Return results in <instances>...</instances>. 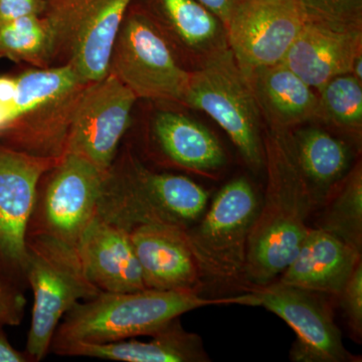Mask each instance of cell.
I'll return each mask as SVG.
<instances>
[{
	"label": "cell",
	"instance_id": "cell-33",
	"mask_svg": "<svg viewBox=\"0 0 362 362\" xmlns=\"http://www.w3.org/2000/svg\"><path fill=\"white\" fill-rule=\"evenodd\" d=\"M351 75L356 77L359 82H362V54H359L354 61Z\"/></svg>",
	"mask_w": 362,
	"mask_h": 362
},
{
	"label": "cell",
	"instance_id": "cell-8",
	"mask_svg": "<svg viewBox=\"0 0 362 362\" xmlns=\"http://www.w3.org/2000/svg\"><path fill=\"white\" fill-rule=\"evenodd\" d=\"M133 0H52L42 13L56 42L54 66L70 65L86 83L106 77L114 44Z\"/></svg>",
	"mask_w": 362,
	"mask_h": 362
},
{
	"label": "cell",
	"instance_id": "cell-28",
	"mask_svg": "<svg viewBox=\"0 0 362 362\" xmlns=\"http://www.w3.org/2000/svg\"><path fill=\"white\" fill-rule=\"evenodd\" d=\"M25 279L0 269V327L18 326L25 317Z\"/></svg>",
	"mask_w": 362,
	"mask_h": 362
},
{
	"label": "cell",
	"instance_id": "cell-14",
	"mask_svg": "<svg viewBox=\"0 0 362 362\" xmlns=\"http://www.w3.org/2000/svg\"><path fill=\"white\" fill-rule=\"evenodd\" d=\"M59 160L0 144V258L6 271L23 279L26 230L37 185Z\"/></svg>",
	"mask_w": 362,
	"mask_h": 362
},
{
	"label": "cell",
	"instance_id": "cell-31",
	"mask_svg": "<svg viewBox=\"0 0 362 362\" xmlns=\"http://www.w3.org/2000/svg\"><path fill=\"white\" fill-rule=\"evenodd\" d=\"M0 362H32L26 352L14 349L4 327H0Z\"/></svg>",
	"mask_w": 362,
	"mask_h": 362
},
{
	"label": "cell",
	"instance_id": "cell-26",
	"mask_svg": "<svg viewBox=\"0 0 362 362\" xmlns=\"http://www.w3.org/2000/svg\"><path fill=\"white\" fill-rule=\"evenodd\" d=\"M317 118L339 129L361 134L362 82L349 75L338 76L318 90Z\"/></svg>",
	"mask_w": 362,
	"mask_h": 362
},
{
	"label": "cell",
	"instance_id": "cell-30",
	"mask_svg": "<svg viewBox=\"0 0 362 362\" xmlns=\"http://www.w3.org/2000/svg\"><path fill=\"white\" fill-rule=\"evenodd\" d=\"M47 0H0V23L28 16H40Z\"/></svg>",
	"mask_w": 362,
	"mask_h": 362
},
{
	"label": "cell",
	"instance_id": "cell-10",
	"mask_svg": "<svg viewBox=\"0 0 362 362\" xmlns=\"http://www.w3.org/2000/svg\"><path fill=\"white\" fill-rule=\"evenodd\" d=\"M107 171L77 154L66 153L40 178L26 235H47L77 247L96 214Z\"/></svg>",
	"mask_w": 362,
	"mask_h": 362
},
{
	"label": "cell",
	"instance_id": "cell-11",
	"mask_svg": "<svg viewBox=\"0 0 362 362\" xmlns=\"http://www.w3.org/2000/svg\"><path fill=\"white\" fill-rule=\"evenodd\" d=\"M305 21L298 0H239L226 25V37L245 75L281 63Z\"/></svg>",
	"mask_w": 362,
	"mask_h": 362
},
{
	"label": "cell",
	"instance_id": "cell-34",
	"mask_svg": "<svg viewBox=\"0 0 362 362\" xmlns=\"http://www.w3.org/2000/svg\"><path fill=\"white\" fill-rule=\"evenodd\" d=\"M0 269H4V265H2L1 258H0ZM6 270V269H4Z\"/></svg>",
	"mask_w": 362,
	"mask_h": 362
},
{
	"label": "cell",
	"instance_id": "cell-19",
	"mask_svg": "<svg viewBox=\"0 0 362 362\" xmlns=\"http://www.w3.org/2000/svg\"><path fill=\"white\" fill-rule=\"evenodd\" d=\"M149 341L134 338L121 341L90 344L71 343L52 350L57 356L90 357L121 362H206L211 361L202 337L188 332L180 317L150 335Z\"/></svg>",
	"mask_w": 362,
	"mask_h": 362
},
{
	"label": "cell",
	"instance_id": "cell-17",
	"mask_svg": "<svg viewBox=\"0 0 362 362\" xmlns=\"http://www.w3.org/2000/svg\"><path fill=\"white\" fill-rule=\"evenodd\" d=\"M77 250L86 275L100 291L147 289L128 230L95 214L81 235Z\"/></svg>",
	"mask_w": 362,
	"mask_h": 362
},
{
	"label": "cell",
	"instance_id": "cell-7",
	"mask_svg": "<svg viewBox=\"0 0 362 362\" xmlns=\"http://www.w3.org/2000/svg\"><path fill=\"white\" fill-rule=\"evenodd\" d=\"M256 190L246 177L226 183L187 235L202 277L218 283L244 278L250 230L259 211Z\"/></svg>",
	"mask_w": 362,
	"mask_h": 362
},
{
	"label": "cell",
	"instance_id": "cell-2",
	"mask_svg": "<svg viewBox=\"0 0 362 362\" xmlns=\"http://www.w3.org/2000/svg\"><path fill=\"white\" fill-rule=\"evenodd\" d=\"M238 304L256 307L252 292L239 296L202 297L197 293L160 291L100 292L78 302L62 319L51 351L71 343L102 344L138 337H150L187 312L211 305Z\"/></svg>",
	"mask_w": 362,
	"mask_h": 362
},
{
	"label": "cell",
	"instance_id": "cell-23",
	"mask_svg": "<svg viewBox=\"0 0 362 362\" xmlns=\"http://www.w3.org/2000/svg\"><path fill=\"white\" fill-rule=\"evenodd\" d=\"M291 138L315 206L323 204L349 173L352 156L349 145L317 127L300 128L291 133Z\"/></svg>",
	"mask_w": 362,
	"mask_h": 362
},
{
	"label": "cell",
	"instance_id": "cell-29",
	"mask_svg": "<svg viewBox=\"0 0 362 362\" xmlns=\"http://www.w3.org/2000/svg\"><path fill=\"white\" fill-rule=\"evenodd\" d=\"M340 305L349 329L361 341L362 337V263L357 264L356 269L341 292L338 295Z\"/></svg>",
	"mask_w": 362,
	"mask_h": 362
},
{
	"label": "cell",
	"instance_id": "cell-3",
	"mask_svg": "<svg viewBox=\"0 0 362 362\" xmlns=\"http://www.w3.org/2000/svg\"><path fill=\"white\" fill-rule=\"evenodd\" d=\"M209 199V192L194 180L156 173L126 149L107 171L96 214L128 232L150 223L188 228L206 213Z\"/></svg>",
	"mask_w": 362,
	"mask_h": 362
},
{
	"label": "cell",
	"instance_id": "cell-15",
	"mask_svg": "<svg viewBox=\"0 0 362 362\" xmlns=\"http://www.w3.org/2000/svg\"><path fill=\"white\" fill-rule=\"evenodd\" d=\"M130 237L147 289L199 294L204 277L187 228L150 223L131 230Z\"/></svg>",
	"mask_w": 362,
	"mask_h": 362
},
{
	"label": "cell",
	"instance_id": "cell-5",
	"mask_svg": "<svg viewBox=\"0 0 362 362\" xmlns=\"http://www.w3.org/2000/svg\"><path fill=\"white\" fill-rule=\"evenodd\" d=\"M25 279L32 289V320L25 352L32 362L51 351L54 332L78 302L99 294L86 275L77 247L42 235H26Z\"/></svg>",
	"mask_w": 362,
	"mask_h": 362
},
{
	"label": "cell",
	"instance_id": "cell-12",
	"mask_svg": "<svg viewBox=\"0 0 362 362\" xmlns=\"http://www.w3.org/2000/svg\"><path fill=\"white\" fill-rule=\"evenodd\" d=\"M136 100L132 90L110 73L88 84L74 115L66 153L108 170L129 128Z\"/></svg>",
	"mask_w": 362,
	"mask_h": 362
},
{
	"label": "cell",
	"instance_id": "cell-27",
	"mask_svg": "<svg viewBox=\"0 0 362 362\" xmlns=\"http://www.w3.org/2000/svg\"><path fill=\"white\" fill-rule=\"evenodd\" d=\"M308 20L362 28V0H298Z\"/></svg>",
	"mask_w": 362,
	"mask_h": 362
},
{
	"label": "cell",
	"instance_id": "cell-24",
	"mask_svg": "<svg viewBox=\"0 0 362 362\" xmlns=\"http://www.w3.org/2000/svg\"><path fill=\"white\" fill-rule=\"evenodd\" d=\"M54 32L44 14L0 23V59L49 68L54 66Z\"/></svg>",
	"mask_w": 362,
	"mask_h": 362
},
{
	"label": "cell",
	"instance_id": "cell-32",
	"mask_svg": "<svg viewBox=\"0 0 362 362\" xmlns=\"http://www.w3.org/2000/svg\"><path fill=\"white\" fill-rule=\"evenodd\" d=\"M199 1L209 8L211 13L216 14L223 21L226 28L233 9L239 0H199Z\"/></svg>",
	"mask_w": 362,
	"mask_h": 362
},
{
	"label": "cell",
	"instance_id": "cell-20",
	"mask_svg": "<svg viewBox=\"0 0 362 362\" xmlns=\"http://www.w3.org/2000/svg\"><path fill=\"white\" fill-rule=\"evenodd\" d=\"M247 78L270 127L290 130L317 118L318 95L284 64L258 69Z\"/></svg>",
	"mask_w": 362,
	"mask_h": 362
},
{
	"label": "cell",
	"instance_id": "cell-18",
	"mask_svg": "<svg viewBox=\"0 0 362 362\" xmlns=\"http://www.w3.org/2000/svg\"><path fill=\"white\" fill-rule=\"evenodd\" d=\"M361 261V252L332 233L310 228L278 282L338 297Z\"/></svg>",
	"mask_w": 362,
	"mask_h": 362
},
{
	"label": "cell",
	"instance_id": "cell-6",
	"mask_svg": "<svg viewBox=\"0 0 362 362\" xmlns=\"http://www.w3.org/2000/svg\"><path fill=\"white\" fill-rule=\"evenodd\" d=\"M181 104L211 116L252 170L265 166L261 110L230 47L207 57L197 70L190 71Z\"/></svg>",
	"mask_w": 362,
	"mask_h": 362
},
{
	"label": "cell",
	"instance_id": "cell-22",
	"mask_svg": "<svg viewBox=\"0 0 362 362\" xmlns=\"http://www.w3.org/2000/svg\"><path fill=\"white\" fill-rule=\"evenodd\" d=\"M151 18L190 54L202 59L228 47L223 21L199 0H150Z\"/></svg>",
	"mask_w": 362,
	"mask_h": 362
},
{
	"label": "cell",
	"instance_id": "cell-1",
	"mask_svg": "<svg viewBox=\"0 0 362 362\" xmlns=\"http://www.w3.org/2000/svg\"><path fill=\"white\" fill-rule=\"evenodd\" d=\"M264 149L266 192L250 230L244 274L252 288L270 284L289 266L310 230L306 221L316 206L291 132L269 126Z\"/></svg>",
	"mask_w": 362,
	"mask_h": 362
},
{
	"label": "cell",
	"instance_id": "cell-21",
	"mask_svg": "<svg viewBox=\"0 0 362 362\" xmlns=\"http://www.w3.org/2000/svg\"><path fill=\"white\" fill-rule=\"evenodd\" d=\"M152 140L161 156L180 168L206 173L225 165L226 154L218 138L183 114L157 113L152 122Z\"/></svg>",
	"mask_w": 362,
	"mask_h": 362
},
{
	"label": "cell",
	"instance_id": "cell-9",
	"mask_svg": "<svg viewBox=\"0 0 362 362\" xmlns=\"http://www.w3.org/2000/svg\"><path fill=\"white\" fill-rule=\"evenodd\" d=\"M109 73L137 99L181 103L190 71L181 66L170 42L149 13L126 14L112 51Z\"/></svg>",
	"mask_w": 362,
	"mask_h": 362
},
{
	"label": "cell",
	"instance_id": "cell-4",
	"mask_svg": "<svg viewBox=\"0 0 362 362\" xmlns=\"http://www.w3.org/2000/svg\"><path fill=\"white\" fill-rule=\"evenodd\" d=\"M88 84L66 64L16 76L13 97L0 107V144L35 156L62 158Z\"/></svg>",
	"mask_w": 362,
	"mask_h": 362
},
{
	"label": "cell",
	"instance_id": "cell-16",
	"mask_svg": "<svg viewBox=\"0 0 362 362\" xmlns=\"http://www.w3.org/2000/svg\"><path fill=\"white\" fill-rule=\"evenodd\" d=\"M362 54V28L305 21L303 28L281 63L312 89L319 90L338 76L351 74Z\"/></svg>",
	"mask_w": 362,
	"mask_h": 362
},
{
	"label": "cell",
	"instance_id": "cell-25",
	"mask_svg": "<svg viewBox=\"0 0 362 362\" xmlns=\"http://www.w3.org/2000/svg\"><path fill=\"white\" fill-rule=\"evenodd\" d=\"M330 194L329 204L317 228L346 243L357 251L362 249V168L359 162Z\"/></svg>",
	"mask_w": 362,
	"mask_h": 362
},
{
	"label": "cell",
	"instance_id": "cell-13",
	"mask_svg": "<svg viewBox=\"0 0 362 362\" xmlns=\"http://www.w3.org/2000/svg\"><path fill=\"white\" fill-rule=\"evenodd\" d=\"M264 307L294 330L290 357L294 362H344L351 359L343 344L332 309L320 293L270 283L250 290ZM257 306V307H258Z\"/></svg>",
	"mask_w": 362,
	"mask_h": 362
}]
</instances>
